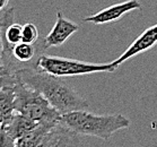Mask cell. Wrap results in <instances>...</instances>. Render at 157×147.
<instances>
[{
	"label": "cell",
	"instance_id": "cell-1",
	"mask_svg": "<svg viewBox=\"0 0 157 147\" xmlns=\"http://www.w3.org/2000/svg\"><path fill=\"white\" fill-rule=\"evenodd\" d=\"M19 80L47 99L61 115L68 112L86 110L88 102L60 77L39 70L34 66L18 69L14 74Z\"/></svg>",
	"mask_w": 157,
	"mask_h": 147
},
{
	"label": "cell",
	"instance_id": "cell-2",
	"mask_svg": "<svg viewBox=\"0 0 157 147\" xmlns=\"http://www.w3.org/2000/svg\"><path fill=\"white\" fill-rule=\"evenodd\" d=\"M60 122L74 133L109 140L119 130L127 129L131 121L122 114H95L87 110L68 112Z\"/></svg>",
	"mask_w": 157,
	"mask_h": 147
},
{
	"label": "cell",
	"instance_id": "cell-3",
	"mask_svg": "<svg viewBox=\"0 0 157 147\" xmlns=\"http://www.w3.org/2000/svg\"><path fill=\"white\" fill-rule=\"evenodd\" d=\"M16 77V76H15ZM14 110L36 122H60L61 114L47 101V99L16 77L14 85Z\"/></svg>",
	"mask_w": 157,
	"mask_h": 147
},
{
	"label": "cell",
	"instance_id": "cell-4",
	"mask_svg": "<svg viewBox=\"0 0 157 147\" xmlns=\"http://www.w3.org/2000/svg\"><path fill=\"white\" fill-rule=\"evenodd\" d=\"M34 67L39 70L60 78L90 75L96 72H113L119 68L113 61L109 64H93V62H86V61L54 57V56H44V54L40 56L36 59Z\"/></svg>",
	"mask_w": 157,
	"mask_h": 147
},
{
	"label": "cell",
	"instance_id": "cell-5",
	"mask_svg": "<svg viewBox=\"0 0 157 147\" xmlns=\"http://www.w3.org/2000/svg\"><path fill=\"white\" fill-rule=\"evenodd\" d=\"M140 8H141V4L138 0H127L123 2L109 6L96 14L84 18V22L92 23L94 25H103V24H109V23H114L119 19H121L125 14H128L132 10H136V9H140Z\"/></svg>",
	"mask_w": 157,
	"mask_h": 147
},
{
	"label": "cell",
	"instance_id": "cell-6",
	"mask_svg": "<svg viewBox=\"0 0 157 147\" xmlns=\"http://www.w3.org/2000/svg\"><path fill=\"white\" fill-rule=\"evenodd\" d=\"M78 29V24L66 18L61 11H57V19H56L53 29L43 39V48L49 49V48L61 47Z\"/></svg>",
	"mask_w": 157,
	"mask_h": 147
},
{
	"label": "cell",
	"instance_id": "cell-7",
	"mask_svg": "<svg viewBox=\"0 0 157 147\" xmlns=\"http://www.w3.org/2000/svg\"><path fill=\"white\" fill-rule=\"evenodd\" d=\"M37 147H82L78 133L58 122L44 136Z\"/></svg>",
	"mask_w": 157,
	"mask_h": 147
},
{
	"label": "cell",
	"instance_id": "cell-8",
	"mask_svg": "<svg viewBox=\"0 0 157 147\" xmlns=\"http://www.w3.org/2000/svg\"><path fill=\"white\" fill-rule=\"evenodd\" d=\"M157 44V24L150 26L148 29H146L138 37H137L133 42H132L127 50L115 59L113 62L115 65L120 66L123 64L124 61L131 59V58L136 57L138 54H141L146 51L153 49Z\"/></svg>",
	"mask_w": 157,
	"mask_h": 147
},
{
	"label": "cell",
	"instance_id": "cell-9",
	"mask_svg": "<svg viewBox=\"0 0 157 147\" xmlns=\"http://www.w3.org/2000/svg\"><path fill=\"white\" fill-rule=\"evenodd\" d=\"M39 123L40 122H36L25 115L15 112L10 120L2 126L5 127V129L7 130V133L16 140L21 138V136H24L29 131L33 130Z\"/></svg>",
	"mask_w": 157,
	"mask_h": 147
},
{
	"label": "cell",
	"instance_id": "cell-10",
	"mask_svg": "<svg viewBox=\"0 0 157 147\" xmlns=\"http://www.w3.org/2000/svg\"><path fill=\"white\" fill-rule=\"evenodd\" d=\"M57 123H50V122H40L35 128L21 138L16 139L15 147H37L42 141L44 136L50 131Z\"/></svg>",
	"mask_w": 157,
	"mask_h": 147
},
{
	"label": "cell",
	"instance_id": "cell-11",
	"mask_svg": "<svg viewBox=\"0 0 157 147\" xmlns=\"http://www.w3.org/2000/svg\"><path fill=\"white\" fill-rule=\"evenodd\" d=\"M16 83V80H15ZM13 84H8L5 85L1 90H0V114L4 117L5 123H7L14 115V103H15V90Z\"/></svg>",
	"mask_w": 157,
	"mask_h": 147
},
{
	"label": "cell",
	"instance_id": "cell-12",
	"mask_svg": "<svg viewBox=\"0 0 157 147\" xmlns=\"http://www.w3.org/2000/svg\"><path fill=\"white\" fill-rule=\"evenodd\" d=\"M35 53V47H34V44L31 43L19 42V43L15 44L14 47L11 48V57L18 65L21 66V68L29 67V64H31V61L33 60Z\"/></svg>",
	"mask_w": 157,
	"mask_h": 147
},
{
	"label": "cell",
	"instance_id": "cell-13",
	"mask_svg": "<svg viewBox=\"0 0 157 147\" xmlns=\"http://www.w3.org/2000/svg\"><path fill=\"white\" fill-rule=\"evenodd\" d=\"M39 39V29L33 23H26L21 29V42L34 44Z\"/></svg>",
	"mask_w": 157,
	"mask_h": 147
},
{
	"label": "cell",
	"instance_id": "cell-14",
	"mask_svg": "<svg viewBox=\"0 0 157 147\" xmlns=\"http://www.w3.org/2000/svg\"><path fill=\"white\" fill-rule=\"evenodd\" d=\"M16 140L7 133L4 126L0 128V147H15Z\"/></svg>",
	"mask_w": 157,
	"mask_h": 147
},
{
	"label": "cell",
	"instance_id": "cell-15",
	"mask_svg": "<svg viewBox=\"0 0 157 147\" xmlns=\"http://www.w3.org/2000/svg\"><path fill=\"white\" fill-rule=\"evenodd\" d=\"M16 80V77L15 75H4L0 76V90L5 86V85H8V84H13Z\"/></svg>",
	"mask_w": 157,
	"mask_h": 147
},
{
	"label": "cell",
	"instance_id": "cell-16",
	"mask_svg": "<svg viewBox=\"0 0 157 147\" xmlns=\"http://www.w3.org/2000/svg\"><path fill=\"white\" fill-rule=\"evenodd\" d=\"M8 4H9V0H0V13L8 7Z\"/></svg>",
	"mask_w": 157,
	"mask_h": 147
},
{
	"label": "cell",
	"instance_id": "cell-17",
	"mask_svg": "<svg viewBox=\"0 0 157 147\" xmlns=\"http://www.w3.org/2000/svg\"><path fill=\"white\" fill-rule=\"evenodd\" d=\"M1 17H2V11L0 13V57L2 53V39H1V29H2V25H1Z\"/></svg>",
	"mask_w": 157,
	"mask_h": 147
},
{
	"label": "cell",
	"instance_id": "cell-18",
	"mask_svg": "<svg viewBox=\"0 0 157 147\" xmlns=\"http://www.w3.org/2000/svg\"><path fill=\"white\" fill-rule=\"evenodd\" d=\"M4 122H5V119H4V117L0 114V128H1V126L4 125Z\"/></svg>",
	"mask_w": 157,
	"mask_h": 147
},
{
	"label": "cell",
	"instance_id": "cell-19",
	"mask_svg": "<svg viewBox=\"0 0 157 147\" xmlns=\"http://www.w3.org/2000/svg\"><path fill=\"white\" fill-rule=\"evenodd\" d=\"M1 69H2V64H1V60H0V74H1Z\"/></svg>",
	"mask_w": 157,
	"mask_h": 147
}]
</instances>
